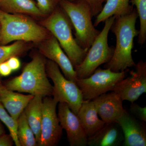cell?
<instances>
[{
  "mask_svg": "<svg viewBox=\"0 0 146 146\" xmlns=\"http://www.w3.org/2000/svg\"><path fill=\"white\" fill-rule=\"evenodd\" d=\"M138 17L136 9H133L129 14L115 18L110 30L116 36V46L112 58L106 63L105 68L119 72L136 65L132 58V50L133 40L139 33L136 27Z\"/></svg>",
  "mask_w": 146,
  "mask_h": 146,
  "instance_id": "6da1fadb",
  "label": "cell"
},
{
  "mask_svg": "<svg viewBox=\"0 0 146 146\" xmlns=\"http://www.w3.org/2000/svg\"><path fill=\"white\" fill-rule=\"evenodd\" d=\"M46 30L25 15L12 14L0 9L1 45L16 41L40 43L50 36Z\"/></svg>",
  "mask_w": 146,
  "mask_h": 146,
  "instance_id": "7a4b0ae2",
  "label": "cell"
},
{
  "mask_svg": "<svg viewBox=\"0 0 146 146\" xmlns=\"http://www.w3.org/2000/svg\"><path fill=\"white\" fill-rule=\"evenodd\" d=\"M46 61L36 54L25 66L22 74L5 84L6 89L42 97L52 96L53 86L48 78Z\"/></svg>",
  "mask_w": 146,
  "mask_h": 146,
  "instance_id": "3957f363",
  "label": "cell"
},
{
  "mask_svg": "<svg viewBox=\"0 0 146 146\" xmlns=\"http://www.w3.org/2000/svg\"><path fill=\"white\" fill-rule=\"evenodd\" d=\"M41 25L56 38L74 68L82 62L88 51L81 48L74 38L72 25L60 6L42 21Z\"/></svg>",
  "mask_w": 146,
  "mask_h": 146,
  "instance_id": "277c9868",
  "label": "cell"
},
{
  "mask_svg": "<svg viewBox=\"0 0 146 146\" xmlns=\"http://www.w3.org/2000/svg\"><path fill=\"white\" fill-rule=\"evenodd\" d=\"M60 0V7L68 16L75 31L78 45L88 51L100 31L94 27L90 6L83 0Z\"/></svg>",
  "mask_w": 146,
  "mask_h": 146,
  "instance_id": "5b68a950",
  "label": "cell"
},
{
  "mask_svg": "<svg viewBox=\"0 0 146 146\" xmlns=\"http://www.w3.org/2000/svg\"><path fill=\"white\" fill-rule=\"evenodd\" d=\"M115 18V16H112L105 21L103 29L88 50L85 58L75 67L77 79L88 77L100 66L111 60L115 47L108 45V36Z\"/></svg>",
  "mask_w": 146,
  "mask_h": 146,
  "instance_id": "8992f818",
  "label": "cell"
},
{
  "mask_svg": "<svg viewBox=\"0 0 146 146\" xmlns=\"http://www.w3.org/2000/svg\"><path fill=\"white\" fill-rule=\"evenodd\" d=\"M46 71L48 77L54 83L53 98L58 103L67 104L72 111L77 115L84 100L76 84L67 79L60 72L58 65L52 60L46 62Z\"/></svg>",
  "mask_w": 146,
  "mask_h": 146,
  "instance_id": "52a82bcc",
  "label": "cell"
},
{
  "mask_svg": "<svg viewBox=\"0 0 146 146\" xmlns=\"http://www.w3.org/2000/svg\"><path fill=\"white\" fill-rule=\"evenodd\" d=\"M126 75L125 71L115 72L108 68L99 67L88 77L77 79L76 83L81 90L84 100H93L102 94L113 91L115 85Z\"/></svg>",
  "mask_w": 146,
  "mask_h": 146,
  "instance_id": "ba28073f",
  "label": "cell"
},
{
  "mask_svg": "<svg viewBox=\"0 0 146 146\" xmlns=\"http://www.w3.org/2000/svg\"><path fill=\"white\" fill-rule=\"evenodd\" d=\"M58 103L52 97L43 98L41 136L37 146H56L60 141L63 129L56 113Z\"/></svg>",
  "mask_w": 146,
  "mask_h": 146,
  "instance_id": "9c48e42d",
  "label": "cell"
},
{
  "mask_svg": "<svg viewBox=\"0 0 146 146\" xmlns=\"http://www.w3.org/2000/svg\"><path fill=\"white\" fill-rule=\"evenodd\" d=\"M134 67L136 70L131 71L130 76L119 82L112 91L118 94L123 101L134 102L146 92V63L140 60Z\"/></svg>",
  "mask_w": 146,
  "mask_h": 146,
  "instance_id": "30bf717a",
  "label": "cell"
},
{
  "mask_svg": "<svg viewBox=\"0 0 146 146\" xmlns=\"http://www.w3.org/2000/svg\"><path fill=\"white\" fill-rule=\"evenodd\" d=\"M58 103V117L61 127L66 131L70 146L88 145V137L78 116L72 111L67 104Z\"/></svg>",
  "mask_w": 146,
  "mask_h": 146,
  "instance_id": "8fae6325",
  "label": "cell"
},
{
  "mask_svg": "<svg viewBox=\"0 0 146 146\" xmlns=\"http://www.w3.org/2000/svg\"><path fill=\"white\" fill-rule=\"evenodd\" d=\"M40 43L39 49L42 54L56 63L67 79L76 82L77 77L74 68L56 38L50 34Z\"/></svg>",
  "mask_w": 146,
  "mask_h": 146,
  "instance_id": "7c38bea8",
  "label": "cell"
},
{
  "mask_svg": "<svg viewBox=\"0 0 146 146\" xmlns=\"http://www.w3.org/2000/svg\"><path fill=\"white\" fill-rule=\"evenodd\" d=\"M117 122L123 134V145L146 146V129L144 123L138 121L125 110Z\"/></svg>",
  "mask_w": 146,
  "mask_h": 146,
  "instance_id": "4fadbf2b",
  "label": "cell"
},
{
  "mask_svg": "<svg viewBox=\"0 0 146 146\" xmlns=\"http://www.w3.org/2000/svg\"><path fill=\"white\" fill-rule=\"evenodd\" d=\"M93 100L99 117L105 123L117 122L125 110L122 100L113 91L102 94Z\"/></svg>",
  "mask_w": 146,
  "mask_h": 146,
  "instance_id": "5bb4252c",
  "label": "cell"
},
{
  "mask_svg": "<svg viewBox=\"0 0 146 146\" xmlns=\"http://www.w3.org/2000/svg\"><path fill=\"white\" fill-rule=\"evenodd\" d=\"M122 130L117 122L105 123L94 136L88 138L90 146H120L123 143Z\"/></svg>",
  "mask_w": 146,
  "mask_h": 146,
  "instance_id": "9a60e30c",
  "label": "cell"
},
{
  "mask_svg": "<svg viewBox=\"0 0 146 146\" xmlns=\"http://www.w3.org/2000/svg\"><path fill=\"white\" fill-rule=\"evenodd\" d=\"M34 96L31 94L26 95L16 93L5 86L0 91V102L9 115L18 122L20 115Z\"/></svg>",
  "mask_w": 146,
  "mask_h": 146,
  "instance_id": "2e32d148",
  "label": "cell"
},
{
  "mask_svg": "<svg viewBox=\"0 0 146 146\" xmlns=\"http://www.w3.org/2000/svg\"><path fill=\"white\" fill-rule=\"evenodd\" d=\"M77 115L88 138L94 136L105 123L100 119L93 100L84 101Z\"/></svg>",
  "mask_w": 146,
  "mask_h": 146,
  "instance_id": "e0dca14e",
  "label": "cell"
},
{
  "mask_svg": "<svg viewBox=\"0 0 146 146\" xmlns=\"http://www.w3.org/2000/svg\"><path fill=\"white\" fill-rule=\"evenodd\" d=\"M130 0H106L105 4L100 12L96 16L94 23V27L112 16L115 18L125 16L130 13L133 9L130 5Z\"/></svg>",
  "mask_w": 146,
  "mask_h": 146,
  "instance_id": "ac0fdd59",
  "label": "cell"
},
{
  "mask_svg": "<svg viewBox=\"0 0 146 146\" xmlns=\"http://www.w3.org/2000/svg\"><path fill=\"white\" fill-rule=\"evenodd\" d=\"M43 97L34 96L24 110L29 125L34 133L37 145L40 141Z\"/></svg>",
  "mask_w": 146,
  "mask_h": 146,
  "instance_id": "d6986e66",
  "label": "cell"
},
{
  "mask_svg": "<svg viewBox=\"0 0 146 146\" xmlns=\"http://www.w3.org/2000/svg\"><path fill=\"white\" fill-rule=\"evenodd\" d=\"M0 9L12 14L44 16L33 0H1Z\"/></svg>",
  "mask_w": 146,
  "mask_h": 146,
  "instance_id": "ffe728a7",
  "label": "cell"
},
{
  "mask_svg": "<svg viewBox=\"0 0 146 146\" xmlns=\"http://www.w3.org/2000/svg\"><path fill=\"white\" fill-rule=\"evenodd\" d=\"M17 135L21 146H37L34 133L29 125L24 111L18 120Z\"/></svg>",
  "mask_w": 146,
  "mask_h": 146,
  "instance_id": "44dd1931",
  "label": "cell"
},
{
  "mask_svg": "<svg viewBox=\"0 0 146 146\" xmlns=\"http://www.w3.org/2000/svg\"><path fill=\"white\" fill-rule=\"evenodd\" d=\"M132 5L136 7L140 19V29L138 35V43L142 46L146 41V0H130Z\"/></svg>",
  "mask_w": 146,
  "mask_h": 146,
  "instance_id": "7402d4cb",
  "label": "cell"
},
{
  "mask_svg": "<svg viewBox=\"0 0 146 146\" xmlns=\"http://www.w3.org/2000/svg\"><path fill=\"white\" fill-rule=\"evenodd\" d=\"M25 42L16 41L9 45L0 46V63L5 61L9 58L18 56L27 50Z\"/></svg>",
  "mask_w": 146,
  "mask_h": 146,
  "instance_id": "603a6c76",
  "label": "cell"
},
{
  "mask_svg": "<svg viewBox=\"0 0 146 146\" xmlns=\"http://www.w3.org/2000/svg\"><path fill=\"white\" fill-rule=\"evenodd\" d=\"M0 120L8 129L10 134L13 138L14 144L16 146H21L17 135L18 122L15 121L7 111L0 102Z\"/></svg>",
  "mask_w": 146,
  "mask_h": 146,
  "instance_id": "cb8c5ba5",
  "label": "cell"
},
{
  "mask_svg": "<svg viewBox=\"0 0 146 146\" xmlns=\"http://www.w3.org/2000/svg\"><path fill=\"white\" fill-rule=\"evenodd\" d=\"M36 5L43 16H49L57 7L60 0H36Z\"/></svg>",
  "mask_w": 146,
  "mask_h": 146,
  "instance_id": "d4e9b609",
  "label": "cell"
},
{
  "mask_svg": "<svg viewBox=\"0 0 146 146\" xmlns=\"http://www.w3.org/2000/svg\"><path fill=\"white\" fill-rule=\"evenodd\" d=\"M130 111L135 118L140 121L146 122V108L141 107L137 104L131 103L130 107Z\"/></svg>",
  "mask_w": 146,
  "mask_h": 146,
  "instance_id": "484cf974",
  "label": "cell"
},
{
  "mask_svg": "<svg viewBox=\"0 0 146 146\" xmlns=\"http://www.w3.org/2000/svg\"><path fill=\"white\" fill-rule=\"evenodd\" d=\"M70 1H75L76 0H68ZM89 4L91 8L93 17L96 16L100 12L102 9L103 4L106 0H83Z\"/></svg>",
  "mask_w": 146,
  "mask_h": 146,
  "instance_id": "4316f807",
  "label": "cell"
},
{
  "mask_svg": "<svg viewBox=\"0 0 146 146\" xmlns=\"http://www.w3.org/2000/svg\"><path fill=\"white\" fill-rule=\"evenodd\" d=\"M6 61L12 72L18 70L21 68V61L17 56H12Z\"/></svg>",
  "mask_w": 146,
  "mask_h": 146,
  "instance_id": "83f0119b",
  "label": "cell"
},
{
  "mask_svg": "<svg viewBox=\"0 0 146 146\" xmlns=\"http://www.w3.org/2000/svg\"><path fill=\"white\" fill-rule=\"evenodd\" d=\"M13 143V138L10 134L4 133L0 136V146H11Z\"/></svg>",
  "mask_w": 146,
  "mask_h": 146,
  "instance_id": "f1b7e54d",
  "label": "cell"
},
{
  "mask_svg": "<svg viewBox=\"0 0 146 146\" xmlns=\"http://www.w3.org/2000/svg\"><path fill=\"white\" fill-rule=\"evenodd\" d=\"M12 71L6 60L0 63V76L6 77L10 75Z\"/></svg>",
  "mask_w": 146,
  "mask_h": 146,
  "instance_id": "f546056e",
  "label": "cell"
},
{
  "mask_svg": "<svg viewBox=\"0 0 146 146\" xmlns=\"http://www.w3.org/2000/svg\"><path fill=\"white\" fill-rule=\"evenodd\" d=\"M4 133H5V131L1 123L0 122V136L4 134Z\"/></svg>",
  "mask_w": 146,
  "mask_h": 146,
  "instance_id": "4dcf8cb0",
  "label": "cell"
},
{
  "mask_svg": "<svg viewBox=\"0 0 146 146\" xmlns=\"http://www.w3.org/2000/svg\"><path fill=\"white\" fill-rule=\"evenodd\" d=\"M5 88L4 85H3L1 82L0 81V91H1L3 89Z\"/></svg>",
  "mask_w": 146,
  "mask_h": 146,
  "instance_id": "1f68e13d",
  "label": "cell"
},
{
  "mask_svg": "<svg viewBox=\"0 0 146 146\" xmlns=\"http://www.w3.org/2000/svg\"><path fill=\"white\" fill-rule=\"evenodd\" d=\"M1 1V0H0V1Z\"/></svg>",
  "mask_w": 146,
  "mask_h": 146,
  "instance_id": "d6a6232c",
  "label": "cell"
}]
</instances>
